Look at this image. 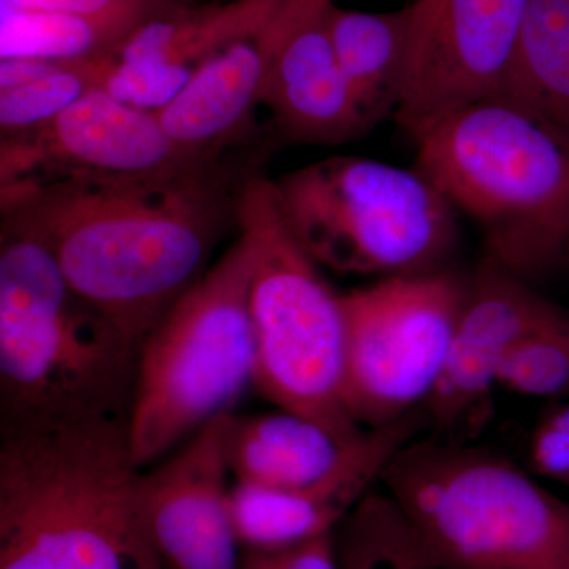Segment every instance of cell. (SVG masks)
Instances as JSON below:
<instances>
[{"label": "cell", "instance_id": "20", "mask_svg": "<svg viewBox=\"0 0 569 569\" xmlns=\"http://www.w3.org/2000/svg\"><path fill=\"white\" fill-rule=\"evenodd\" d=\"M408 7L395 11L346 10L332 6V44L348 86L370 129L395 118L407 77Z\"/></svg>", "mask_w": 569, "mask_h": 569}, {"label": "cell", "instance_id": "17", "mask_svg": "<svg viewBox=\"0 0 569 569\" xmlns=\"http://www.w3.org/2000/svg\"><path fill=\"white\" fill-rule=\"evenodd\" d=\"M227 460L239 485L293 489L325 477L348 445L293 411L231 413L227 422Z\"/></svg>", "mask_w": 569, "mask_h": 569}, {"label": "cell", "instance_id": "21", "mask_svg": "<svg viewBox=\"0 0 569 569\" xmlns=\"http://www.w3.org/2000/svg\"><path fill=\"white\" fill-rule=\"evenodd\" d=\"M503 96L569 137V0H529Z\"/></svg>", "mask_w": 569, "mask_h": 569}, {"label": "cell", "instance_id": "1", "mask_svg": "<svg viewBox=\"0 0 569 569\" xmlns=\"http://www.w3.org/2000/svg\"><path fill=\"white\" fill-rule=\"evenodd\" d=\"M254 173L228 159L151 178L48 183L0 193L2 223L43 242L70 287L140 348L238 227Z\"/></svg>", "mask_w": 569, "mask_h": 569}, {"label": "cell", "instance_id": "16", "mask_svg": "<svg viewBox=\"0 0 569 569\" xmlns=\"http://www.w3.org/2000/svg\"><path fill=\"white\" fill-rule=\"evenodd\" d=\"M263 29L212 56L173 102L157 111L187 159L222 162L230 159L228 149L252 133L266 70Z\"/></svg>", "mask_w": 569, "mask_h": 569}, {"label": "cell", "instance_id": "23", "mask_svg": "<svg viewBox=\"0 0 569 569\" xmlns=\"http://www.w3.org/2000/svg\"><path fill=\"white\" fill-rule=\"evenodd\" d=\"M104 58L70 61L56 73L31 84L0 89L2 137L31 132L51 122L86 93L100 89Z\"/></svg>", "mask_w": 569, "mask_h": 569}, {"label": "cell", "instance_id": "4", "mask_svg": "<svg viewBox=\"0 0 569 569\" xmlns=\"http://www.w3.org/2000/svg\"><path fill=\"white\" fill-rule=\"evenodd\" d=\"M417 170L481 230L488 258L529 280L567 261L569 137L508 96L413 138Z\"/></svg>", "mask_w": 569, "mask_h": 569}, {"label": "cell", "instance_id": "30", "mask_svg": "<svg viewBox=\"0 0 569 569\" xmlns=\"http://www.w3.org/2000/svg\"><path fill=\"white\" fill-rule=\"evenodd\" d=\"M138 569H171L162 559L152 546H149L146 550L144 556L141 557Z\"/></svg>", "mask_w": 569, "mask_h": 569}, {"label": "cell", "instance_id": "31", "mask_svg": "<svg viewBox=\"0 0 569 569\" xmlns=\"http://www.w3.org/2000/svg\"><path fill=\"white\" fill-rule=\"evenodd\" d=\"M567 261L569 263V249H568V254H567Z\"/></svg>", "mask_w": 569, "mask_h": 569}, {"label": "cell", "instance_id": "9", "mask_svg": "<svg viewBox=\"0 0 569 569\" xmlns=\"http://www.w3.org/2000/svg\"><path fill=\"white\" fill-rule=\"evenodd\" d=\"M467 288L468 277L441 269L342 295L346 403L362 429L426 406L447 365Z\"/></svg>", "mask_w": 569, "mask_h": 569}, {"label": "cell", "instance_id": "15", "mask_svg": "<svg viewBox=\"0 0 569 569\" xmlns=\"http://www.w3.org/2000/svg\"><path fill=\"white\" fill-rule=\"evenodd\" d=\"M429 430L419 407L387 426L366 429L348 445L325 477L293 489L239 485L231 488V516L241 548L279 550L335 531L356 505L380 482L400 448Z\"/></svg>", "mask_w": 569, "mask_h": 569}, {"label": "cell", "instance_id": "3", "mask_svg": "<svg viewBox=\"0 0 569 569\" xmlns=\"http://www.w3.org/2000/svg\"><path fill=\"white\" fill-rule=\"evenodd\" d=\"M138 347L36 236L0 233V433L129 415Z\"/></svg>", "mask_w": 569, "mask_h": 569}, {"label": "cell", "instance_id": "6", "mask_svg": "<svg viewBox=\"0 0 569 569\" xmlns=\"http://www.w3.org/2000/svg\"><path fill=\"white\" fill-rule=\"evenodd\" d=\"M253 244L249 310L253 388L277 408L318 422L343 445L362 429L346 403V316L316 261L296 241L274 181L254 173L239 201L238 227Z\"/></svg>", "mask_w": 569, "mask_h": 569}, {"label": "cell", "instance_id": "13", "mask_svg": "<svg viewBox=\"0 0 569 569\" xmlns=\"http://www.w3.org/2000/svg\"><path fill=\"white\" fill-rule=\"evenodd\" d=\"M230 415L209 422L178 455L138 477L142 533L171 569H239L224 447Z\"/></svg>", "mask_w": 569, "mask_h": 569}, {"label": "cell", "instance_id": "11", "mask_svg": "<svg viewBox=\"0 0 569 569\" xmlns=\"http://www.w3.org/2000/svg\"><path fill=\"white\" fill-rule=\"evenodd\" d=\"M157 112L102 89L31 132L0 140V193L81 179L151 178L189 167ZM212 163V162H211Z\"/></svg>", "mask_w": 569, "mask_h": 569}, {"label": "cell", "instance_id": "12", "mask_svg": "<svg viewBox=\"0 0 569 569\" xmlns=\"http://www.w3.org/2000/svg\"><path fill=\"white\" fill-rule=\"evenodd\" d=\"M563 309L486 258L468 277L447 365L425 406L430 438L470 443L492 418L493 389L509 355Z\"/></svg>", "mask_w": 569, "mask_h": 569}, {"label": "cell", "instance_id": "27", "mask_svg": "<svg viewBox=\"0 0 569 569\" xmlns=\"http://www.w3.org/2000/svg\"><path fill=\"white\" fill-rule=\"evenodd\" d=\"M70 61H52L40 58L0 59V89L20 88L31 84L48 74L56 73Z\"/></svg>", "mask_w": 569, "mask_h": 569}, {"label": "cell", "instance_id": "19", "mask_svg": "<svg viewBox=\"0 0 569 569\" xmlns=\"http://www.w3.org/2000/svg\"><path fill=\"white\" fill-rule=\"evenodd\" d=\"M178 6H182L181 0H123L97 13L3 9L0 59L104 58L114 54L146 21Z\"/></svg>", "mask_w": 569, "mask_h": 569}, {"label": "cell", "instance_id": "18", "mask_svg": "<svg viewBox=\"0 0 569 569\" xmlns=\"http://www.w3.org/2000/svg\"><path fill=\"white\" fill-rule=\"evenodd\" d=\"M277 3L279 0H230L193 9L182 3L146 21L111 56L163 67L189 84L217 52L260 32Z\"/></svg>", "mask_w": 569, "mask_h": 569}, {"label": "cell", "instance_id": "24", "mask_svg": "<svg viewBox=\"0 0 569 569\" xmlns=\"http://www.w3.org/2000/svg\"><path fill=\"white\" fill-rule=\"evenodd\" d=\"M498 388L535 399L569 400V309L515 348Z\"/></svg>", "mask_w": 569, "mask_h": 569}, {"label": "cell", "instance_id": "29", "mask_svg": "<svg viewBox=\"0 0 569 569\" xmlns=\"http://www.w3.org/2000/svg\"><path fill=\"white\" fill-rule=\"evenodd\" d=\"M239 569H283L276 550L241 548Z\"/></svg>", "mask_w": 569, "mask_h": 569}, {"label": "cell", "instance_id": "7", "mask_svg": "<svg viewBox=\"0 0 569 569\" xmlns=\"http://www.w3.org/2000/svg\"><path fill=\"white\" fill-rule=\"evenodd\" d=\"M253 258L252 241L238 228L234 244L140 343L129 410L130 451L140 470L233 413L253 387Z\"/></svg>", "mask_w": 569, "mask_h": 569}, {"label": "cell", "instance_id": "5", "mask_svg": "<svg viewBox=\"0 0 569 569\" xmlns=\"http://www.w3.org/2000/svg\"><path fill=\"white\" fill-rule=\"evenodd\" d=\"M381 488L445 569H569V503L490 449L426 438Z\"/></svg>", "mask_w": 569, "mask_h": 569}, {"label": "cell", "instance_id": "25", "mask_svg": "<svg viewBox=\"0 0 569 569\" xmlns=\"http://www.w3.org/2000/svg\"><path fill=\"white\" fill-rule=\"evenodd\" d=\"M530 473L569 490V400H561L542 417L531 433Z\"/></svg>", "mask_w": 569, "mask_h": 569}, {"label": "cell", "instance_id": "28", "mask_svg": "<svg viewBox=\"0 0 569 569\" xmlns=\"http://www.w3.org/2000/svg\"><path fill=\"white\" fill-rule=\"evenodd\" d=\"M123 0H6L3 9L59 11V13H97Z\"/></svg>", "mask_w": 569, "mask_h": 569}, {"label": "cell", "instance_id": "2", "mask_svg": "<svg viewBox=\"0 0 569 569\" xmlns=\"http://www.w3.org/2000/svg\"><path fill=\"white\" fill-rule=\"evenodd\" d=\"M129 415L0 433V569H138Z\"/></svg>", "mask_w": 569, "mask_h": 569}, {"label": "cell", "instance_id": "22", "mask_svg": "<svg viewBox=\"0 0 569 569\" xmlns=\"http://www.w3.org/2000/svg\"><path fill=\"white\" fill-rule=\"evenodd\" d=\"M335 537L340 569H445L383 489H370Z\"/></svg>", "mask_w": 569, "mask_h": 569}, {"label": "cell", "instance_id": "14", "mask_svg": "<svg viewBox=\"0 0 569 569\" xmlns=\"http://www.w3.org/2000/svg\"><path fill=\"white\" fill-rule=\"evenodd\" d=\"M332 6V0H279L266 22L261 104L287 141L335 146L370 130L337 61Z\"/></svg>", "mask_w": 569, "mask_h": 569}, {"label": "cell", "instance_id": "26", "mask_svg": "<svg viewBox=\"0 0 569 569\" xmlns=\"http://www.w3.org/2000/svg\"><path fill=\"white\" fill-rule=\"evenodd\" d=\"M335 531L276 550L283 569H340Z\"/></svg>", "mask_w": 569, "mask_h": 569}, {"label": "cell", "instance_id": "8", "mask_svg": "<svg viewBox=\"0 0 569 569\" xmlns=\"http://www.w3.org/2000/svg\"><path fill=\"white\" fill-rule=\"evenodd\" d=\"M274 186L296 241L340 274L441 271L458 242L456 209L417 168L335 156Z\"/></svg>", "mask_w": 569, "mask_h": 569}, {"label": "cell", "instance_id": "10", "mask_svg": "<svg viewBox=\"0 0 569 569\" xmlns=\"http://www.w3.org/2000/svg\"><path fill=\"white\" fill-rule=\"evenodd\" d=\"M529 0H410L407 77L396 122L411 138L503 96Z\"/></svg>", "mask_w": 569, "mask_h": 569}]
</instances>
